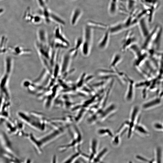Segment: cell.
Masks as SVG:
<instances>
[{"instance_id": "obj_1", "label": "cell", "mask_w": 163, "mask_h": 163, "mask_svg": "<svg viewBox=\"0 0 163 163\" xmlns=\"http://www.w3.org/2000/svg\"><path fill=\"white\" fill-rule=\"evenodd\" d=\"M17 114L18 119L30 128L39 131L45 129L46 120L41 113L34 111L20 110Z\"/></svg>"}, {"instance_id": "obj_2", "label": "cell", "mask_w": 163, "mask_h": 163, "mask_svg": "<svg viewBox=\"0 0 163 163\" xmlns=\"http://www.w3.org/2000/svg\"><path fill=\"white\" fill-rule=\"evenodd\" d=\"M4 123L9 135L24 138L27 132L25 130V124L19 119L13 120L11 118Z\"/></svg>"}, {"instance_id": "obj_3", "label": "cell", "mask_w": 163, "mask_h": 163, "mask_svg": "<svg viewBox=\"0 0 163 163\" xmlns=\"http://www.w3.org/2000/svg\"><path fill=\"white\" fill-rule=\"evenodd\" d=\"M136 38L132 32H127L122 41V51L125 52L131 45L136 43Z\"/></svg>"}, {"instance_id": "obj_4", "label": "cell", "mask_w": 163, "mask_h": 163, "mask_svg": "<svg viewBox=\"0 0 163 163\" xmlns=\"http://www.w3.org/2000/svg\"><path fill=\"white\" fill-rule=\"evenodd\" d=\"M137 24L142 37L144 40L150 32L145 18L143 17L141 18L139 20Z\"/></svg>"}, {"instance_id": "obj_5", "label": "cell", "mask_w": 163, "mask_h": 163, "mask_svg": "<svg viewBox=\"0 0 163 163\" xmlns=\"http://www.w3.org/2000/svg\"><path fill=\"white\" fill-rule=\"evenodd\" d=\"M110 35L109 30L107 28L105 32L98 42L97 47L100 50H104L107 48L109 43Z\"/></svg>"}, {"instance_id": "obj_6", "label": "cell", "mask_w": 163, "mask_h": 163, "mask_svg": "<svg viewBox=\"0 0 163 163\" xmlns=\"http://www.w3.org/2000/svg\"><path fill=\"white\" fill-rule=\"evenodd\" d=\"M83 41L92 45L93 41V28L88 25H85L83 31Z\"/></svg>"}, {"instance_id": "obj_7", "label": "cell", "mask_w": 163, "mask_h": 163, "mask_svg": "<svg viewBox=\"0 0 163 163\" xmlns=\"http://www.w3.org/2000/svg\"><path fill=\"white\" fill-rule=\"evenodd\" d=\"M107 28L109 30L110 35L116 34L126 30L123 22L117 23L107 26Z\"/></svg>"}, {"instance_id": "obj_8", "label": "cell", "mask_w": 163, "mask_h": 163, "mask_svg": "<svg viewBox=\"0 0 163 163\" xmlns=\"http://www.w3.org/2000/svg\"><path fill=\"white\" fill-rule=\"evenodd\" d=\"M123 59L122 55L119 53H115L113 55L110 64V67L113 70L117 69V66L121 62Z\"/></svg>"}, {"instance_id": "obj_9", "label": "cell", "mask_w": 163, "mask_h": 163, "mask_svg": "<svg viewBox=\"0 0 163 163\" xmlns=\"http://www.w3.org/2000/svg\"><path fill=\"white\" fill-rule=\"evenodd\" d=\"M82 14V11L79 8H77L73 11L70 18L71 24L74 26L76 24Z\"/></svg>"}, {"instance_id": "obj_10", "label": "cell", "mask_w": 163, "mask_h": 163, "mask_svg": "<svg viewBox=\"0 0 163 163\" xmlns=\"http://www.w3.org/2000/svg\"><path fill=\"white\" fill-rule=\"evenodd\" d=\"M70 58V56L69 55L66 54L64 55L60 68L61 74H64L67 70L69 66Z\"/></svg>"}, {"instance_id": "obj_11", "label": "cell", "mask_w": 163, "mask_h": 163, "mask_svg": "<svg viewBox=\"0 0 163 163\" xmlns=\"http://www.w3.org/2000/svg\"><path fill=\"white\" fill-rule=\"evenodd\" d=\"M54 35L56 40L61 41L68 46H69V42L62 34L59 26H57L55 28L54 30Z\"/></svg>"}, {"instance_id": "obj_12", "label": "cell", "mask_w": 163, "mask_h": 163, "mask_svg": "<svg viewBox=\"0 0 163 163\" xmlns=\"http://www.w3.org/2000/svg\"><path fill=\"white\" fill-rule=\"evenodd\" d=\"M128 49L133 54L136 59L139 57L143 53L142 49L140 48L136 43L131 45Z\"/></svg>"}, {"instance_id": "obj_13", "label": "cell", "mask_w": 163, "mask_h": 163, "mask_svg": "<svg viewBox=\"0 0 163 163\" xmlns=\"http://www.w3.org/2000/svg\"><path fill=\"white\" fill-rule=\"evenodd\" d=\"M50 18L60 25L64 26L65 24V21L59 16L54 13L50 12Z\"/></svg>"}, {"instance_id": "obj_14", "label": "cell", "mask_w": 163, "mask_h": 163, "mask_svg": "<svg viewBox=\"0 0 163 163\" xmlns=\"http://www.w3.org/2000/svg\"><path fill=\"white\" fill-rule=\"evenodd\" d=\"M159 101V100H158V99L154 100H153L151 101V102H149L146 104V103L145 104L143 105V107L145 108L150 107L152 105H156V104H158V101Z\"/></svg>"}, {"instance_id": "obj_15", "label": "cell", "mask_w": 163, "mask_h": 163, "mask_svg": "<svg viewBox=\"0 0 163 163\" xmlns=\"http://www.w3.org/2000/svg\"><path fill=\"white\" fill-rule=\"evenodd\" d=\"M82 42V38H78L75 41V47L74 48L77 50L79 47H81Z\"/></svg>"}, {"instance_id": "obj_16", "label": "cell", "mask_w": 163, "mask_h": 163, "mask_svg": "<svg viewBox=\"0 0 163 163\" xmlns=\"http://www.w3.org/2000/svg\"><path fill=\"white\" fill-rule=\"evenodd\" d=\"M59 65L56 64L55 67L54 69V71L53 72V75L54 77L56 78L58 75V74L59 73Z\"/></svg>"}, {"instance_id": "obj_17", "label": "cell", "mask_w": 163, "mask_h": 163, "mask_svg": "<svg viewBox=\"0 0 163 163\" xmlns=\"http://www.w3.org/2000/svg\"><path fill=\"white\" fill-rule=\"evenodd\" d=\"M51 163H58L57 157L56 155H54L52 156Z\"/></svg>"}, {"instance_id": "obj_18", "label": "cell", "mask_w": 163, "mask_h": 163, "mask_svg": "<svg viewBox=\"0 0 163 163\" xmlns=\"http://www.w3.org/2000/svg\"><path fill=\"white\" fill-rule=\"evenodd\" d=\"M160 155L159 149H158L157 152V161L158 163H160Z\"/></svg>"}, {"instance_id": "obj_19", "label": "cell", "mask_w": 163, "mask_h": 163, "mask_svg": "<svg viewBox=\"0 0 163 163\" xmlns=\"http://www.w3.org/2000/svg\"><path fill=\"white\" fill-rule=\"evenodd\" d=\"M161 124L159 123H156L155 125V127L157 129L159 128L160 129H161Z\"/></svg>"}, {"instance_id": "obj_20", "label": "cell", "mask_w": 163, "mask_h": 163, "mask_svg": "<svg viewBox=\"0 0 163 163\" xmlns=\"http://www.w3.org/2000/svg\"><path fill=\"white\" fill-rule=\"evenodd\" d=\"M73 163H83L82 161L79 159H77Z\"/></svg>"}, {"instance_id": "obj_21", "label": "cell", "mask_w": 163, "mask_h": 163, "mask_svg": "<svg viewBox=\"0 0 163 163\" xmlns=\"http://www.w3.org/2000/svg\"><path fill=\"white\" fill-rule=\"evenodd\" d=\"M137 158H139V159H140V160H142V161H148L147 160L145 159L144 158H142V157H140V156H137Z\"/></svg>"}, {"instance_id": "obj_22", "label": "cell", "mask_w": 163, "mask_h": 163, "mask_svg": "<svg viewBox=\"0 0 163 163\" xmlns=\"http://www.w3.org/2000/svg\"><path fill=\"white\" fill-rule=\"evenodd\" d=\"M1 75V73H0V76Z\"/></svg>"}, {"instance_id": "obj_23", "label": "cell", "mask_w": 163, "mask_h": 163, "mask_svg": "<svg viewBox=\"0 0 163 163\" xmlns=\"http://www.w3.org/2000/svg\"></svg>"}]
</instances>
